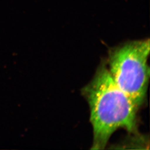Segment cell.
<instances>
[{
	"instance_id": "obj_1",
	"label": "cell",
	"mask_w": 150,
	"mask_h": 150,
	"mask_svg": "<svg viewBox=\"0 0 150 150\" xmlns=\"http://www.w3.org/2000/svg\"><path fill=\"white\" fill-rule=\"evenodd\" d=\"M81 92L90 109L93 133L92 149H105L118 129L136 132L139 108L116 84L106 61L98 67L92 80Z\"/></svg>"
},
{
	"instance_id": "obj_2",
	"label": "cell",
	"mask_w": 150,
	"mask_h": 150,
	"mask_svg": "<svg viewBox=\"0 0 150 150\" xmlns=\"http://www.w3.org/2000/svg\"><path fill=\"white\" fill-rule=\"evenodd\" d=\"M150 40L126 42L110 48L106 61L113 80L139 108L145 103L150 79Z\"/></svg>"
}]
</instances>
